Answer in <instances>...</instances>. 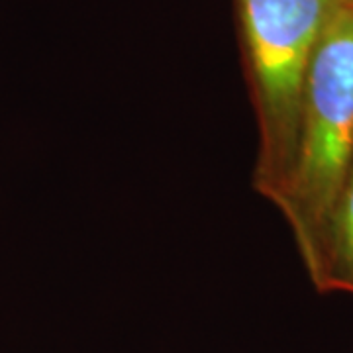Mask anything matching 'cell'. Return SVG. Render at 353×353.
I'll return each instance as SVG.
<instances>
[{
	"mask_svg": "<svg viewBox=\"0 0 353 353\" xmlns=\"http://www.w3.org/2000/svg\"><path fill=\"white\" fill-rule=\"evenodd\" d=\"M353 165V0L334 10L306 73L289 175L273 202L304 269Z\"/></svg>",
	"mask_w": 353,
	"mask_h": 353,
	"instance_id": "6da1fadb",
	"label": "cell"
},
{
	"mask_svg": "<svg viewBox=\"0 0 353 353\" xmlns=\"http://www.w3.org/2000/svg\"><path fill=\"white\" fill-rule=\"evenodd\" d=\"M341 0H236L257 155L253 189L277 201L289 175L306 73Z\"/></svg>",
	"mask_w": 353,
	"mask_h": 353,
	"instance_id": "7a4b0ae2",
	"label": "cell"
},
{
	"mask_svg": "<svg viewBox=\"0 0 353 353\" xmlns=\"http://www.w3.org/2000/svg\"><path fill=\"white\" fill-rule=\"evenodd\" d=\"M306 275L322 294L343 292L353 296V165L330 210Z\"/></svg>",
	"mask_w": 353,
	"mask_h": 353,
	"instance_id": "3957f363",
	"label": "cell"
}]
</instances>
